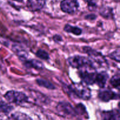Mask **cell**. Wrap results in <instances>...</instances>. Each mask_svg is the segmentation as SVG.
<instances>
[{"label":"cell","mask_w":120,"mask_h":120,"mask_svg":"<svg viewBox=\"0 0 120 120\" xmlns=\"http://www.w3.org/2000/svg\"><path fill=\"white\" fill-rule=\"evenodd\" d=\"M60 8L64 12L73 14L78 9L79 3L76 0H63L61 2Z\"/></svg>","instance_id":"5"},{"label":"cell","mask_w":120,"mask_h":120,"mask_svg":"<svg viewBox=\"0 0 120 120\" xmlns=\"http://www.w3.org/2000/svg\"><path fill=\"white\" fill-rule=\"evenodd\" d=\"M69 91L75 96L83 100H89L91 97V90L88 87L82 83H75L69 86Z\"/></svg>","instance_id":"1"},{"label":"cell","mask_w":120,"mask_h":120,"mask_svg":"<svg viewBox=\"0 0 120 120\" xmlns=\"http://www.w3.org/2000/svg\"><path fill=\"white\" fill-rule=\"evenodd\" d=\"M36 56L43 60H48L49 58V55L48 54V53L43 50H39L36 52Z\"/></svg>","instance_id":"18"},{"label":"cell","mask_w":120,"mask_h":120,"mask_svg":"<svg viewBox=\"0 0 120 120\" xmlns=\"http://www.w3.org/2000/svg\"><path fill=\"white\" fill-rule=\"evenodd\" d=\"M64 30L69 33H72L76 35H80L82 34V30L80 28L77 26H73L70 25H66L64 28Z\"/></svg>","instance_id":"13"},{"label":"cell","mask_w":120,"mask_h":120,"mask_svg":"<svg viewBox=\"0 0 120 120\" xmlns=\"http://www.w3.org/2000/svg\"><path fill=\"white\" fill-rule=\"evenodd\" d=\"M120 77L119 74L114 75L112 78L110 80V84L112 87L117 89H120Z\"/></svg>","instance_id":"15"},{"label":"cell","mask_w":120,"mask_h":120,"mask_svg":"<svg viewBox=\"0 0 120 120\" xmlns=\"http://www.w3.org/2000/svg\"><path fill=\"white\" fill-rule=\"evenodd\" d=\"M14 1H18V2H22L23 1V0H14Z\"/></svg>","instance_id":"20"},{"label":"cell","mask_w":120,"mask_h":120,"mask_svg":"<svg viewBox=\"0 0 120 120\" xmlns=\"http://www.w3.org/2000/svg\"><path fill=\"white\" fill-rule=\"evenodd\" d=\"M84 70H81L79 73L80 77L82 80L87 84L91 85L96 82V76L97 73L94 71V68H84Z\"/></svg>","instance_id":"4"},{"label":"cell","mask_w":120,"mask_h":120,"mask_svg":"<svg viewBox=\"0 0 120 120\" xmlns=\"http://www.w3.org/2000/svg\"><path fill=\"white\" fill-rule=\"evenodd\" d=\"M38 84H39L41 86L45 87L46 88H48V89H55V87L53 84H52L51 83H49V82L46 80H45L43 79H39L37 80Z\"/></svg>","instance_id":"16"},{"label":"cell","mask_w":120,"mask_h":120,"mask_svg":"<svg viewBox=\"0 0 120 120\" xmlns=\"http://www.w3.org/2000/svg\"><path fill=\"white\" fill-rule=\"evenodd\" d=\"M12 109V107L11 105L4 103H0V112H4V113H8L11 111Z\"/></svg>","instance_id":"17"},{"label":"cell","mask_w":120,"mask_h":120,"mask_svg":"<svg viewBox=\"0 0 120 120\" xmlns=\"http://www.w3.org/2000/svg\"><path fill=\"white\" fill-rule=\"evenodd\" d=\"M4 97L8 102L16 105H22L28 101V97L24 93L16 91H8Z\"/></svg>","instance_id":"3"},{"label":"cell","mask_w":120,"mask_h":120,"mask_svg":"<svg viewBox=\"0 0 120 120\" xmlns=\"http://www.w3.org/2000/svg\"><path fill=\"white\" fill-rule=\"evenodd\" d=\"M46 0H28L27 7L31 11H37L44 7Z\"/></svg>","instance_id":"8"},{"label":"cell","mask_w":120,"mask_h":120,"mask_svg":"<svg viewBox=\"0 0 120 120\" xmlns=\"http://www.w3.org/2000/svg\"><path fill=\"white\" fill-rule=\"evenodd\" d=\"M84 52L86 53H87L91 59H93L94 60L97 62V63H100V64H101V63L105 62L104 57H103L102 55L98 53V52H96V51L91 49V48H88V47L84 48Z\"/></svg>","instance_id":"9"},{"label":"cell","mask_w":120,"mask_h":120,"mask_svg":"<svg viewBox=\"0 0 120 120\" xmlns=\"http://www.w3.org/2000/svg\"><path fill=\"white\" fill-rule=\"evenodd\" d=\"M98 97L103 101L108 102L111 100L119 99V95L117 94L111 90L107 89L100 91Z\"/></svg>","instance_id":"7"},{"label":"cell","mask_w":120,"mask_h":120,"mask_svg":"<svg viewBox=\"0 0 120 120\" xmlns=\"http://www.w3.org/2000/svg\"><path fill=\"white\" fill-rule=\"evenodd\" d=\"M101 118L102 120H120L119 110L104 111L101 113Z\"/></svg>","instance_id":"10"},{"label":"cell","mask_w":120,"mask_h":120,"mask_svg":"<svg viewBox=\"0 0 120 120\" xmlns=\"http://www.w3.org/2000/svg\"><path fill=\"white\" fill-rule=\"evenodd\" d=\"M6 120H33L28 115L20 112L11 114Z\"/></svg>","instance_id":"12"},{"label":"cell","mask_w":120,"mask_h":120,"mask_svg":"<svg viewBox=\"0 0 120 120\" xmlns=\"http://www.w3.org/2000/svg\"><path fill=\"white\" fill-rule=\"evenodd\" d=\"M114 1H117V2H118V1H119V0H114Z\"/></svg>","instance_id":"21"},{"label":"cell","mask_w":120,"mask_h":120,"mask_svg":"<svg viewBox=\"0 0 120 120\" xmlns=\"http://www.w3.org/2000/svg\"><path fill=\"white\" fill-rule=\"evenodd\" d=\"M26 65L29 67L34 68L38 70H42L43 68V65L42 62L36 60H31L29 62H26Z\"/></svg>","instance_id":"14"},{"label":"cell","mask_w":120,"mask_h":120,"mask_svg":"<svg viewBox=\"0 0 120 120\" xmlns=\"http://www.w3.org/2000/svg\"><path fill=\"white\" fill-rule=\"evenodd\" d=\"M108 78H109V76H108L107 73L104 71H102L100 73L97 74L95 83L97 84V85L100 87L103 88L105 86Z\"/></svg>","instance_id":"11"},{"label":"cell","mask_w":120,"mask_h":120,"mask_svg":"<svg viewBox=\"0 0 120 120\" xmlns=\"http://www.w3.org/2000/svg\"><path fill=\"white\" fill-rule=\"evenodd\" d=\"M57 110L60 113L64 116H74L77 113L76 109H74L69 103H60L57 105Z\"/></svg>","instance_id":"6"},{"label":"cell","mask_w":120,"mask_h":120,"mask_svg":"<svg viewBox=\"0 0 120 120\" xmlns=\"http://www.w3.org/2000/svg\"><path fill=\"white\" fill-rule=\"evenodd\" d=\"M110 57L112 59L115 60L117 61L118 62H120V50H117L112 52V53L110 55Z\"/></svg>","instance_id":"19"},{"label":"cell","mask_w":120,"mask_h":120,"mask_svg":"<svg viewBox=\"0 0 120 120\" xmlns=\"http://www.w3.org/2000/svg\"><path fill=\"white\" fill-rule=\"evenodd\" d=\"M68 62L71 67L77 69L94 68L91 60L84 56H75L68 59Z\"/></svg>","instance_id":"2"}]
</instances>
